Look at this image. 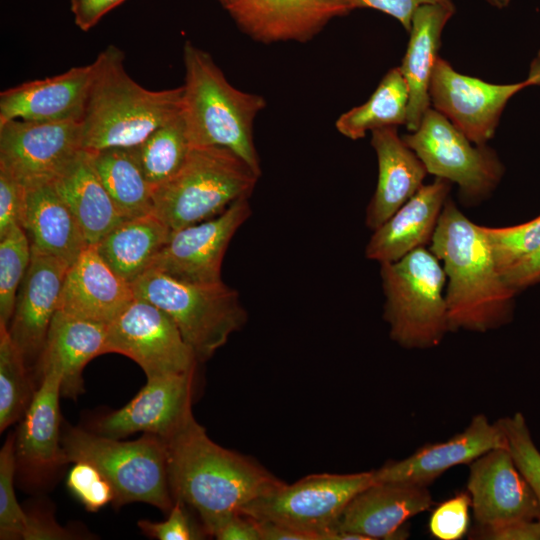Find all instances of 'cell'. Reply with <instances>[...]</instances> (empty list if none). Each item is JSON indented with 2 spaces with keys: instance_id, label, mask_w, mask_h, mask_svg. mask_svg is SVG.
<instances>
[{
  "instance_id": "cell-1",
  "label": "cell",
  "mask_w": 540,
  "mask_h": 540,
  "mask_svg": "<svg viewBox=\"0 0 540 540\" xmlns=\"http://www.w3.org/2000/svg\"><path fill=\"white\" fill-rule=\"evenodd\" d=\"M163 441L173 499L197 511L202 526L285 483L253 459L216 444L192 412Z\"/></svg>"
},
{
  "instance_id": "cell-2",
  "label": "cell",
  "mask_w": 540,
  "mask_h": 540,
  "mask_svg": "<svg viewBox=\"0 0 540 540\" xmlns=\"http://www.w3.org/2000/svg\"><path fill=\"white\" fill-rule=\"evenodd\" d=\"M429 245L446 276L450 331L487 332L511 320L517 292L505 282L483 226L449 198Z\"/></svg>"
},
{
  "instance_id": "cell-3",
  "label": "cell",
  "mask_w": 540,
  "mask_h": 540,
  "mask_svg": "<svg viewBox=\"0 0 540 540\" xmlns=\"http://www.w3.org/2000/svg\"><path fill=\"white\" fill-rule=\"evenodd\" d=\"M124 59L123 51L109 45L91 63V85L81 119L83 150L137 147L181 112L182 86L146 89L127 73Z\"/></svg>"
},
{
  "instance_id": "cell-4",
  "label": "cell",
  "mask_w": 540,
  "mask_h": 540,
  "mask_svg": "<svg viewBox=\"0 0 540 540\" xmlns=\"http://www.w3.org/2000/svg\"><path fill=\"white\" fill-rule=\"evenodd\" d=\"M183 59L181 114L191 147L227 148L260 176L253 124L265 107L264 98L233 87L212 57L190 42L184 45Z\"/></svg>"
},
{
  "instance_id": "cell-5",
  "label": "cell",
  "mask_w": 540,
  "mask_h": 540,
  "mask_svg": "<svg viewBox=\"0 0 540 540\" xmlns=\"http://www.w3.org/2000/svg\"><path fill=\"white\" fill-rule=\"evenodd\" d=\"M259 177L227 148L192 147L180 170L153 191V212L172 231L200 223L249 197Z\"/></svg>"
},
{
  "instance_id": "cell-6",
  "label": "cell",
  "mask_w": 540,
  "mask_h": 540,
  "mask_svg": "<svg viewBox=\"0 0 540 540\" xmlns=\"http://www.w3.org/2000/svg\"><path fill=\"white\" fill-rule=\"evenodd\" d=\"M385 296L383 318L393 341L408 349L440 344L450 331L445 297L446 276L439 259L426 247L380 264Z\"/></svg>"
},
{
  "instance_id": "cell-7",
  "label": "cell",
  "mask_w": 540,
  "mask_h": 540,
  "mask_svg": "<svg viewBox=\"0 0 540 540\" xmlns=\"http://www.w3.org/2000/svg\"><path fill=\"white\" fill-rule=\"evenodd\" d=\"M134 296L164 311L198 362L210 359L247 320L238 292L222 280H179L149 269L131 283Z\"/></svg>"
},
{
  "instance_id": "cell-8",
  "label": "cell",
  "mask_w": 540,
  "mask_h": 540,
  "mask_svg": "<svg viewBox=\"0 0 540 540\" xmlns=\"http://www.w3.org/2000/svg\"><path fill=\"white\" fill-rule=\"evenodd\" d=\"M61 444L68 463L88 462L105 476L113 487L115 506L144 502L166 513L172 508L166 447L161 437L144 433L135 441H119L69 427Z\"/></svg>"
},
{
  "instance_id": "cell-9",
  "label": "cell",
  "mask_w": 540,
  "mask_h": 540,
  "mask_svg": "<svg viewBox=\"0 0 540 540\" xmlns=\"http://www.w3.org/2000/svg\"><path fill=\"white\" fill-rule=\"evenodd\" d=\"M376 482L373 471L308 475L245 505L239 512L305 534L309 540H334L342 513L362 490Z\"/></svg>"
},
{
  "instance_id": "cell-10",
  "label": "cell",
  "mask_w": 540,
  "mask_h": 540,
  "mask_svg": "<svg viewBox=\"0 0 540 540\" xmlns=\"http://www.w3.org/2000/svg\"><path fill=\"white\" fill-rule=\"evenodd\" d=\"M402 138L428 174L457 184L468 204L486 199L503 177L504 166L493 149L471 142L431 107L417 129Z\"/></svg>"
},
{
  "instance_id": "cell-11",
  "label": "cell",
  "mask_w": 540,
  "mask_h": 540,
  "mask_svg": "<svg viewBox=\"0 0 540 540\" xmlns=\"http://www.w3.org/2000/svg\"><path fill=\"white\" fill-rule=\"evenodd\" d=\"M105 353L129 357L147 379L195 372L198 362L173 320L136 297L107 325Z\"/></svg>"
},
{
  "instance_id": "cell-12",
  "label": "cell",
  "mask_w": 540,
  "mask_h": 540,
  "mask_svg": "<svg viewBox=\"0 0 540 540\" xmlns=\"http://www.w3.org/2000/svg\"><path fill=\"white\" fill-rule=\"evenodd\" d=\"M82 150L81 121L0 123V168L26 187L53 182Z\"/></svg>"
},
{
  "instance_id": "cell-13",
  "label": "cell",
  "mask_w": 540,
  "mask_h": 540,
  "mask_svg": "<svg viewBox=\"0 0 540 540\" xmlns=\"http://www.w3.org/2000/svg\"><path fill=\"white\" fill-rule=\"evenodd\" d=\"M524 80L494 84L456 71L439 57L434 66L429 98L432 108L447 118L471 142L486 145L494 136L501 114Z\"/></svg>"
},
{
  "instance_id": "cell-14",
  "label": "cell",
  "mask_w": 540,
  "mask_h": 540,
  "mask_svg": "<svg viewBox=\"0 0 540 540\" xmlns=\"http://www.w3.org/2000/svg\"><path fill=\"white\" fill-rule=\"evenodd\" d=\"M250 215L248 197H244L214 218L172 231L148 270L189 282L221 281L225 252Z\"/></svg>"
},
{
  "instance_id": "cell-15",
  "label": "cell",
  "mask_w": 540,
  "mask_h": 540,
  "mask_svg": "<svg viewBox=\"0 0 540 540\" xmlns=\"http://www.w3.org/2000/svg\"><path fill=\"white\" fill-rule=\"evenodd\" d=\"M467 492L476 526L540 519V506L508 447L492 449L469 464Z\"/></svg>"
},
{
  "instance_id": "cell-16",
  "label": "cell",
  "mask_w": 540,
  "mask_h": 540,
  "mask_svg": "<svg viewBox=\"0 0 540 540\" xmlns=\"http://www.w3.org/2000/svg\"><path fill=\"white\" fill-rule=\"evenodd\" d=\"M194 376L189 372L148 378L132 400L96 423V433L115 439L136 432L168 437L192 412Z\"/></svg>"
},
{
  "instance_id": "cell-17",
  "label": "cell",
  "mask_w": 540,
  "mask_h": 540,
  "mask_svg": "<svg viewBox=\"0 0 540 540\" xmlns=\"http://www.w3.org/2000/svg\"><path fill=\"white\" fill-rule=\"evenodd\" d=\"M69 267L64 261L31 248L30 265L7 326L27 364L41 356Z\"/></svg>"
},
{
  "instance_id": "cell-18",
  "label": "cell",
  "mask_w": 540,
  "mask_h": 540,
  "mask_svg": "<svg viewBox=\"0 0 540 540\" xmlns=\"http://www.w3.org/2000/svg\"><path fill=\"white\" fill-rule=\"evenodd\" d=\"M224 7L243 31L265 43L306 41L352 10L348 0H229Z\"/></svg>"
},
{
  "instance_id": "cell-19",
  "label": "cell",
  "mask_w": 540,
  "mask_h": 540,
  "mask_svg": "<svg viewBox=\"0 0 540 540\" xmlns=\"http://www.w3.org/2000/svg\"><path fill=\"white\" fill-rule=\"evenodd\" d=\"M427 486L380 481L358 493L347 505L336 532H349L364 540L401 539L408 533L404 525L432 505Z\"/></svg>"
},
{
  "instance_id": "cell-20",
  "label": "cell",
  "mask_w": 540,
  "mask_h": 540,
  "mask_svg": "<svg viewBox=\"0 0 540 540\" xmlns=\"http://www.w3.org/2000/svg\"><path fill=\"white\" fill-rule=\"evenodd\" d=\"M499 447H508L500 424L478 414L464 431L452 438L426 445L403 460L390 461L374 470L376 482L403 481L428 486L448 469L470 464Z\"/></svg>"
},
{
  "instance_id": "cell-21",
  "label": "cell",
  "mask_w": 540,
  "mask_h": 540,
  "mask_svg": "<svg viewBox=\"0 0 540 540\" xmlns=\"http://www.w3.org/2000/svg\"><path fill=\"white\" fill-rule=\"evenodd\" d=\"M91 79L92 64H89L6 89L0 93V123L81 121Z\"/></svg>"
},
{
  "instance_id": "cell-22",
  "label": "cell",
  "mask_w": 540,
  "mask_h": 540,
  "mask_svg": "<svg viewBox=\"0 0 540 540\" xmlns=\"http://www.w3.org/2000/svg\"><path fill=\"white\" fill-rule=\"evenodd\" d=\"M134 298L131 283L105 262L95 245H88L68 268L58 311L109 324Z\"/></svg>"
},
{
  "instance_id": "cell-23",
  "label": "cell",
  "mask_w": 540,
  "mask_h": 540,
  "mask_svg": "<svg viewBox=\"0 0 540 540\" xmlns=\"http://www.w3.org/2000/svg\"><path fill=\"white\" fill-rule=\"evenodd\" d=\"M452 183L435 178L405 202L385 223L373 231L365 256L379 264L396 261L430 244Z\"/></svg>"
},
{
  "instance_id": "cell-24",
  "label": "cell",
  "mask_w": 540,
  "mask_h": 540,
  "mask_svg": "<svg viewBox=\"0 0 540 540\" xmlns=\"http://www.w3.org/2000/svg\"><path fill=\"white\" fill-rule=\"evenodd\" d=\"M61 381L56 370L41 374L15 438L16 462L34 476L68 463L60 436Z\"/></svg>"
},
{
  "instance_id": "cell-25",
  "label": "cell",
  "mask_w": 540,
  "mask_h": 540,
  "mask_svg": "<svg viewBox=\"0 0 540 540\" xmlns=\"http://www.w3.org/2000/svg\"><path fill=\"white\" fill-rule=\"evenodd\" d=\"M371 144L378 160V181L365 222L374 231L421 188L428 172L397 127L373 130Z\"/></svg>"
},
{
  "instance_id": "cell-26",
  "label": "cell",
  "mask_w": 540,
  "mask_h": 540,
  "mask_svg": "<svg viewBox=\"0 0 540 540\" xmlns=\"http://www.w3.org/2000/svg\"><path fill=\"white\" fill-rule=\"evenodd\" d=\"M107 325L70 316L54 315L38 360L40 374L56 370L61 375V395L73 400L84 392L83 370L105 353Z\"/></svg>"
},
{
  "instance_id": "cell-27",
  "label": "cell",
  "mask_w": 540,
  "mask_h": 540,
  "mask_svg": "<svg viewBox=\"0 0 540 540\" xmlns=\"http://www.w3.org/2000/svg\"><path fill=\"white\" fill-rule=\"evenodd\" d=\"M21 226L31 248L72 265L89 245L53 182L26 187Z\"/></svg>"
},
{
  "instance_id": "cell-28",
  "label": "cell",
  "mask_w": 540,
  "mask_h": 540,
  "mask_svg": "<svg viewBox=\"0 0 540 540\" xmlns=\"http://www.w3.org/2000/svg\"><path fill=\"white\" fill-rule=\"evenodd\" d=\"M454 12V5L430 4L419 7L413 15L407 50L399 67L409 92L405 123L409 132L417 129L431 107L429 86L439 58L441 34Z\"/></svg>"
},
{
  "instance_id": "cell-29",
  "label": "cell",
  "mask_w": 540,
  "mask_h": 540,
  "mask_svg": "<svg viewBox=\"0 0 540 540\" xmlns=\"http://www.w3.org/2000/svg\"><path fill=\"white\" fill-rule=\"evenodd\" d=\"M53 184L75 216L89 245L97 244L126 219L102 184L86 150L79 153Z\"/></svg>"
},
{
  "instance_id": "cell-30",
  "label": "cell",
  "mask_w": 540,
  "mask_h": 540,
  "mask_svg": "<svg viewBox=\"0 0 540 540\" xmlns=\"http://www.w3.org/2000/svg\"><path fill=\"white\" fill-rule=\"evenodd\" d=\"M172 230L153 211L122 221L97 244L105 262L132 283L146 272Z\"/></svg>"
},
{
  "instance_id": "cell-31",
  "label": "cell",
  "mask_w": 540,
  "mask_h": 540,
  "mask_svg": "<svg viewBox=\"0 0 540 540\" xmlns=\"http://www.w3.org/2000/svg\"><path fill=\"white\" fill-rule=\"evenodd\" d=\"M89 153L98 177L126 219L153 211V189L134 148H110Z\"/></svg>"
},
{
  "instance_id": "cell-32",
  "label": "cell",
  "mask_w": 540,
  "mask_h": 540,
  "mask_svg": "<svg viewBox=\"0 0 540 540\" xmlns=\"http://www.w3.org/2000/svg\"><path fill=\"white\" fill-rule=\"evenodd\" d=\"M409 92L399 67L389 70L370 98L343 113L336 128L347 138L358 140L367 131L405 125Z\"/></svg>"
},
{
  "instance_id": "cell-33",
  "label": "cell",
  "mask_w": 540,
  "mask_h": 540,
  "mask_svg": "<svg viewBox=\"0 0 540 540\" xmlns=\"http://www.w3.org/2000/svg\"><path fill=\"white\" fill-rule=\"evenodd\" d=\"M191 148L181 112L134 147L139 165L153 191L180 170Z\"/></svg>"
},
{
  "instance_id": "cell-34",
  "label": "cell",
  "mask_w": 540,
  "mask_h": 540,
  "mask_svg": "<svg viewBox=\"0 0 540 540\" xmlns=\"http://www.w3.org/2000/svg\"><path fill=\"white\" fill-rule=\"evenodd\" d=\"M36 390L24 355L0 323V431L20 420Z\"/></svg>"
},
{
  "instance_id": "cell-35",
  "label": "cell",
  "mask_w": 540,
  "mask_h": 540,
  "mask_svg": "<svg viewBox=\"0 0 540 540\" xmlns=\"http://www.w3.org/2000/svg\"><path fill=\"white\" fill-rule=\"evenodd\" d=\"M30 261V241L21 226L0 238V323L7 326Z\"/></svg>"
},
{
  "instance_id": "cell-36",
  "label": "cell",
  "mask_w": 540,
  "mask_h": 540,
  "mask_svg": "<svg viewBox=\"0 0 540 540\" xmlns=\"http://www.w3.org/2000/svg\"><path fill=\"white\" fill-rule=\"evenodd\" d=\"M483 229L502 274L540 248V215L514 226Z\"/></svg>"
},
{
  "instance_id": "cell-37",
  "label": "cell",
  "mask_w": 540,
  "mask_h": 540,
  "mask_svg": "<svg viewBox=\"0 0 540 540\" xmlns=\"http://www.w3.org/2000/svg\"><path fill=\"white\" fill-rule=\"evenodd\" d=\"M15 434L5 441L0 452V538L25 539L30 516L17 502L14 491V473L17 465Z\"/></svg>"
},
{
  "instance_id": "cell-38",
  "label": "cell",
  "mask_w": 540,
  "mask_h": 540,
  "mask_svg": "<svg viewBox=\"0 0 540 540\" xmlns=\"http://www.w3.org/2000/svg\"><path fill=\"white\" fill-rule=\"evenodd\" d=\"M516 466L533 490L540 506V451L521 413L498 420Z\"/></svg>"
},
{
  "instance_id": "cell-39",
  "label": "cell",
  "mask_w": 540,
  "mask_h": 540,
  "mask_svg": "<svg viewBox=\"0 0 540 540\" xmlns=\"http://www.w3.org/2000/svg\"><path fill=\"white\" fill-rule=\"evenodd\" d=\"M67 486L90 512H96L114 500L110 482L94 465L85 461L74 462L67 477Z\"/></svg>"
},
{
  "instance_id": "cell-40",
  "label": "cell",
  "mask_w": 540,
  "mask_h": 540,
  "mask_svg": "<svg viewBox=\"0 0 540 540\" xmlns=\"http://www.w3.org/2000/svg\"><path fill=\"white\" fill-rule=\"evenodd\" d=\"M470 508L471 498L468 492L457 494L442 502L430 517L431 534L441 540L462 538L469 527Z\"/></svg>"
},
{
  "instance_id": "cell-41",
  "label": "cell",
  "mask_w": 540,
  "mask_h": 540,
  "mask_svg": "<svg viewBox=\"0 0 540 540\" xmlns=\"http://www.w3.org/2000/svg\"><path fill=\"white\" fill-rule=\"evenodd\" d=\"M186 504L174 501L168 512V517L163 522H151L140 520L139 528L149 537L159 540H198L207 536L203 526H198L190 517Z\"/></svg>"
},
{
  "instance_id": "cell-42",
  "label": "cell",
  "mask_w": 540,
  "mask_h": 540,
  "mask_svg": "<svg viewBox=\"0 0 540 540\" xmlns=\"http://www.w3.org/2000/svg\"><path fill=\"white\" fill-rule=\"evenodd\" d=\"M25 199L26 186L0 168V238L21 226Z\"/></svg>"
},
{
  "instance_id": "cell-43",
  "label": "cell",
  "mask_w": 540,
  "mask_h": 540,
  "mask_svg": "<svg viewBox=\"0 0 540 540\" xmlns=\"http://www.w3.org/2000/svg\"><path fill=\"white\" fill-rule=\"evenodd\" d=\"M203 528L207 536L219 540H261L258 522L241 512L222 515Z\"/></svg>"
},
{
  "instance_id": "cell-44",
  "label": "cell",
  "mask_w": 540,
  "mask_h": 540,
  "mask_svg": "<svg viewBox=\"0 0 540 540\" xmlns=\"http://www.w3.org/2000/svg\"><path fill=\"white\" fill-rule=\"evenodd\" d=\"M351 9L373 8L396 20L409 32L415 11L424 5L440 4L452 6V0H348Z\"/></svg>"
},
{
  "instance_id": "cell-45",
  "label": "cell",
  "mask_w": 540,
  "mask_h": 540,
  "mask_svg": "<svg viewBox=\"0 0 540 540\" xmlns=\"http://www.w3.org/2000/svg\"><path fill=\"white\" fill-rule=\"evenodd\" d=\"M472 539L540 540V519L519 520L493 526H475Z\"/></svg>"
},
{
  "instance_id": "cell-46",
  "label": "cell",
  "mask_w": 540,
  "mask_h": 540,
  "mask_svg": "<svg viewBox=\"0 0 540 540\" xmlns=\"http://www.w3.org/2000/svg\"><path fill=\"white\" fill-rule=\"evenodd\" d=\"M125 0H70V8L75 24L88 31L110 10Z\"/></svg>"
},
{
  "instance_id": "cell-47",
  "label": "cell",
  "mask_w": 540,
  "mask_h": 540,
  "mask_svg": "<svg viewBox=\"0 0 540 540\" xmlns=\"http://www.w3.org/2000/svg\"><path fill=\"white\" fill-rule=\"evenodd\" d=\"M505 282L515 292L540 282V248L532 255L506 270Z\"/></svg>"
},
{
  "instance_id": "cell-48",
  "label": "cell",
  "mask_w": 540,
  "mask_h": 540,
  "mask_svg": "<svg viewBox=\"0 0 540 540\" xmlns=\"http://www.w3.org/2000/svg\"><path fill=\"white\" fill-rule=\"evenodd\" d=\"M528 86L540 85V51L530 64L527 78L525 79Z\"/></svg>"
},
{
  "instance_id": "cell-49",
  "label": "cell",
  "mask_w": 540,
  "mask_h": 540,
  "mask_svg": "<svg viewBox=\"0 0 540 540\" xmlns=\"http://www.w3.org/2000/svg\"><path fill=\"white\" fill-rule=\"evenodd\" d=\"M490 5L498 9L505 8L510 3V0H486Z\"/></svg>"
},
{
  "instance_id": "cell-50",
  "label": "cell",
  "mask_w": 540,
  "mask_h": 540,
  "mask_svg": "<svg viewBox=\"0 0 540 540\" xmlns=\"http://www.w3.org/2000/svg\"><path fill=\"white\" fill-rule=\"evenodd\" d=\"M221 4L224 6L229 0H219Z\"/></svg>"
}]
</instances>
